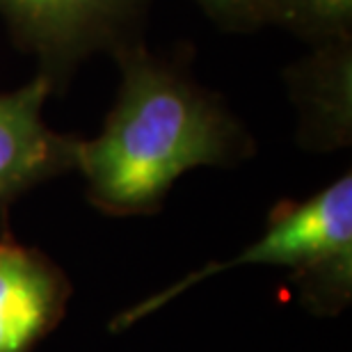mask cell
Masks as SVG:
<instances>
[{
  "instance_id": "6da1fadb",
  "label": "cell",
  "mask_w": 352,
  "mask_h": 352,
  "mask_svg": "<svg viewBox=\"0 0 352 352\" xmlns=\"http://www.w3.org/2000/svg\"><path fill=\"white\" fill-rule=\"evenodd\" d=\"M117 55L119 98L101 135L76 144V165L98 206L140 213L183 172L231 158L238 129L213 96L140 46Z\"/></svg>"
},
{
  "instance_id": "7a4b0ae2",
  "label": "cell",
  "mask_w": 352,
  "mask_h": 352,
  "mask_svg": "<svg viewBox=\"0 0 352 352\" xmlns=\"http://www.w3.org/2000/svg\"><path fill=\"white\" fill-rule=\"evenodd\" d=\"M146 0H0V16L12 34L44 62L55 80L85 55L126 48L133 23Z\"/></svg>"
},
{
  "instance_id": "3957f363",
  "label": "cell",
  "mask_w": 352,
  "mask_h": 352,
  "mask_svg": "<svg viewBox=\"0 0 352 352\" xmlns=\"http://www.w3.org/2000/svg\"><path fill=\"white\" fill-rule=\"evenodd\" d=\"M305 265L339 267L350 272L352 263V179L346 174L311 199L286 206L274 217L270 229L256 245H252L222 265H210L199 272L208 277L224 267L236 265Z\"/></svg>"
},
{
  "instance_id": "277c9868",
  "label": "cell",
  "mask_w": 352,
  "mask_h": 352,
  "mask_svg": "<svg viewBox=\"0 0 352 352\" xmlns=\"http://www.w3.org/2000/svg\"><path fill=\"white\" fill-rule=\"evenodd\" d=\"M51 89L53 80L41 74L25 87L0 94V201L76 165L78 142L41 122Z\"/></svg>"
},
{
  "instance_id": "5b68a950",
  "label": "cell",
  "mask_w": 352,
  "mask_h": 352,
  "mask_svg": "<svg viewBox=\"0 0 352 352\" xmlns=\"http://www.w3.org/2000/svg\"><path fill=\"white\" fill-rule=\"evenodd\" d=\"M58 307L51 270L16 245H0V352H28Z\"/></svg>"
},
{
  "instance_id": "8992f818",
  "label": "cell",
  "mask_w": 352,
  "mask_h": 352,
  "mask_svg": "<svg viewBox=\"0 0 352 352\" xmlns=\"http://www.w3.org/2000/svg\"><path fill=\"white\" fill-rule=\"evenodd\" d=\"M272 23H284L305 37L343 41L350 37L352 0H274Z\"/></svg>"
},
{
  "instance_id": "52a82bcc",
  "label": "cell",
  "mask_w": 352,
  "mask_h": 352,
  "mask_svg": "<svg viewBox=\"0 0 352 352\" xmlns=\"http://www.w3.org/2000/svg\"><path fill=\"white\" fill-rule=\"evenodd\" d=\"M217 23L252 30L263 23H272L274 0H197Z\"/></svg>"
}]
</instances>
